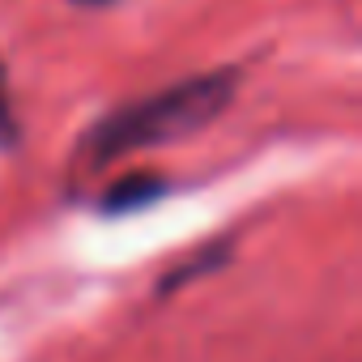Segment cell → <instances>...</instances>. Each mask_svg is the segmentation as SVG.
Instances as JSON below:
<instances>
[{
  "instance_id": "3",
  "label": "cell",
  "mask_w": 362,
  "mask_h": 362,
  "mask_svg": "<svg viewBox=\"0 0 362 362\" xmlns=\"http://www.w3.org/2000/svg\"><path fill=\"white\" fill-rule=\"evenodd\" d=\"M230 260V243H209L205 252H197V260H188V264H179L170 277H162V286H158V294L166 298V294H175V290H184L188 281H197V277H205V273H214V269H222Z\"/></svg>"
},
{
  "instance_id": "5",
  "label": "cell",
  "mask_w": 362,
  "mask_h": 362,
  "mask_svg": "<svg viewBox=\"0 0 362 362\" xmlns=\"http://www.w3.org/2000/svg\"><path fill=\"white\" fill-rule=\"evenodd\" d=\"M81 5H111V0H81Z\"/></svg>"
},
{
  "instance_id": "2",
  "label": "cell",
  "mask_w": 362,
  "mask_h": 362,
  "mask_svg": "<svg viewBox=\"0 0 362 362\" xmlns=\"http://www.w3.org/2000/svg\"><path fill=\"white\" fill-rule=\"evenodd\" d=\"M166 197V179L162 175H149V170H136V175H124L103 192V214H136L153 201Z\"/></svg>"
},
{
  "instance_id": "1",
  "label": "cell",
  "mask_w": 362,
  "mask_h": 362,
  "mask_svg": "<svg viewBox=\"0 0 362 362\" xmlns=\"http://www.w3.org/2000/svg\"><path fill=\"white\" fill-rule=\"evenodd\" d=\"M239 90V73L235 69H214V73H197L188 81H179L162 94L136 98L119 111H111L107 119H98L86 132V158L94 166H107L124 153L136 149H153V145H170L184 141L201 128H209L235 98Z\"/></svg>"
},
{
  "instance_id": "4",
  "label": "cell",
  "mask_w": 362,
  "mask_h": 362,
  "mask_svg": "<svg viewBox=\"0 0 362 362\" xmlns=\"http://www.w3.org/2000/svg\"><path fill=\"white\" fill-rule=\"evenodd\" d=\"M18 145V119H13V103H9V81H5V64H0V149Z\"/></svg>"
}]
</instances>
